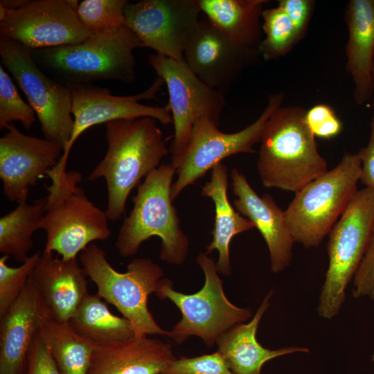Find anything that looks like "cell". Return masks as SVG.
<instances>
[{
	"label": "cell",
	"instance_id": "6da1fadb",
	"mask_svg": "<svg viewBox=\"0 0 374 374\" xmlns=\"http://www.w3.org/2000/svg\"><path fill=\"white\" fill-rule=\"evenodd\" d=\"M105 127L107 150L88 180L104 178L105 212L109 220L116 221L124 213L131 191L161 165L168 150L153 118L118 119L106 123Z\"/></svg>",
	"mask_w": 374,
	"mask_h": 374
},
{
	"label": "cell",
	"instance_id": "7a4b0ae2",
	"mask_svg": "<svg viewBox=\"0 0 374 374\" xmlns=\"http://www.w3.org/2000/svg\"><path fill=\"white\" fill-rule=\"evenodd\" d=\"M139 47V38L125 25L93 33L78 44L32 50V53L47 75L73 89L102 80L133 82L134 51Z\"/></svg>",
	"mask_w": 374,
	"mask_h": 374
},
{
	"label": "cell",
	"instance_id": "3957f363",
	"mask_svg": "<svg viewBox=\"0 0 374 374\" xmlns=\"http://www.w3.org/2000/svg\"><path fill=\"white\" fill-rule=\"evenodd\" d=\"M305 114L301 107L280 106L267 121L257 162L265 187L296 193L328 171Z\"/></svg>",
	"mask_w": 374,
	"mask_h": 374
},
{
	"label": "cell",
	"instance_id": "277c9868",
	"mask_svg": "<svg viewBox=\"0 0 374 374\" xmlns=\"http://www.w3.org/2000/svg\"><path fill=\"white\" fill-rule=\"evenodd\" d=\"M175 168L162 163L145 177L134 196L133 208L123 220L116 240L118 253L125 258L136 255L151 237L161 240L160 258L173 265H182L188 253L189 240L181 226L172 204L171 188Z\"/></svg>",
	"mask_w": 374,
	"mask_h": 374
},
{
	"label": "cell",
	"instance_id": "5b68a950",
	"mask_svg": "<svg viewBox=\"0 0 374 374\" xmlns=\"http://www.w3.org/2000/svg\"><path fill=\"white\" fill-rule=\"evenodd\" d=\"M51 180L41 229L46 233L44 253H57L64 260L77 256L96 240L111 235L105 211L96 206L79 184L82 175L75 170L47 174Z\"/></svg>",
	"mask_w": 374,
	"mask_h": 374
},
{
	"label": "cell",
	"instance_id": "8992f818",
	"mask_svg": "<svg viewBox=\"0 0 374 374\" xmlns=\"http://www.w3.org/2000/svg\"><path fill=\"white\" fill-rule=\"evenodd\" d=\"M78 260L85 275L96 285V294L130 322L134 336H167L168 331L157 323L148 308L149 296L156 293L163 278L158 264L150 258H136L125 272H119L95 243L79 254Z\"/></svg>",
	"mask_w": 374,
	"mask_h": 374
},
{
	"label": "cell",
	"instance_id": "52a82bcc",
	"mask_svg": "<svg viewBox=\"0 0 374 374\" xmlns=\"http://www.w3.org/2000/svg\"><path fill=\"white\" fill-rule=\"evenodd\" d=\"M361 161L357 153H345L339 163L295 193L285 211L294 242L317 247L357 192Z\"/></svg>",
	"mask_w": 374,
	"mask_h": 374
},
{
	"label": "cell",
	"instance_id": "ba28073f",
	"mask_svg": "<svg viewBox=\"0 0 374 374\" xmlns=\"http://www.w3.org/2000/svg\"><path fill=\"white\" fill-rule=\"evenodd\" d=\"M196 261L204 274V284L193 294H184L173 288L172 280L163 278L155 294L159 299L171 301L181 312V319L168 331L167 336L181 344L190 337H199L207 346L233 327L249 321L252 312L231 303L224 292L223 281L218 275L216 263L205 253Z\"/></svg>",
	"mask_w": 374,
	"mask_h": 374
},
{
	"label": "cell",
	"instance_id": "9c48e42d",
	"mask_svg": "<svg viewBox=\"0 0 374 374\" xmlns=\"http://www.w3.org/2000/svg\"><path fill=\"white\" fill-rule=\"evenodd\" d=\"M374 227V190H357L328 233V267L317 312L330 320L341 310L346 290L364 253Z\"/></svg>",
	"mask_w": 374,
	"mask_h": 374
},
{
	"label": "cell",
	"instance_id": "30bf717a",
	"mask_svg": "<svg viewBox=\"0 0 374 374\" xmlns=\"http://www.w3.org/2000/svg\"><path fill=\"white\" fill-rule=\"evenodd\" d=\"M1 64L26 96L40 123L44 138L63 148L74 127L73 89L47 75L35 61L32 50L0 36Z\"/></svg>",
	"mask_w": 374,
	"mask_h": 374
},
{
	"label": "cell",
	"instance_id": "8fae6325",
	"mask_svg": "<svg viewBox=\"0 0 374 374\" xmlns=\"http://www.w3.org/2000/svg\"><path fill=\"white\" fill-rule=\"evenodd\" d=\"M283 99V91L269 95L260 116L251 125L234 133L222 132L218 129L219 123L208 116L197 118L186 150L177 161L170 162L177 175L171 188L172 199L175 200L186 188L203 177L223 159L240 153H255L253 145L260 141L267 121L282 106Z\"/></svg>",
	"mask_w": 374,
	"mask_h": 374
},
{
	"label": "cell",
	"instance_id": "7c38bea8",
	"mask_svg": "<svg viewBox=\"0 0 374 374\" xmlns=\"http://www.w3.org/2000/svg\"><path fill=\"white\" fill-rule=\"evenodd\" d=\"M149 64L166 84L174 125L173 141L170 148L171 163L177 161L186 150L193 125L202 116H208L219 123L226 105L224 93L203 82L183 60H177L154 53Z\"/></svg>",
	"mask_w": 374,
	"mask_h": 374
},
{
	"label": "cell",
	"instance_id": "4fadbf2b",
	"mask_svg": "<svg viewBox=\"0 0 374 374\" xmlns=\"http://www.w3.org/2000/svg\"><path fill=\"white\" fill-rule=\"evenodd\" d=\"M77 0H29L8 10L0 6L1 36L31 50L78 44L93 33L77 13Z\"/></svg>",
	"mask_w": 374,
	"mask_h": 374
},
{
	"label": "cell",
	"instance_id": "5bb4252c",
	"mask_svg": "<svg viewBox=\"0 0 374 374\" xmlns=\"http://www.w3.org/2000/svg\"><path fill=\"white\" fill-rule=\"evenodd\" d=\"M200 12L199 0H142L129 2L124 10L125 25L141 47L177 60H184Z\"/></svg>",
	"mask_w": 374,
	"mask_h": 374
},
{
	"label": "cell",
	"instance_id": "9a60e30c",
	"mask_svg": "<svg viewBox=\"0 0 374 374\" xmlns=\"http://www.w3.org/2000/svg\"><path fill=\"white\" fill-rule=\"evenodd\" d=\"M163 84V80L157 76L145 91L123 96L112 95L108 89L92 85L73 89L72 115L74 127L71 139L63 150L56 167L66 169L68 157L73 144L84 132L94 125L118 119L141 117H151L163 125L172 123L168 105L154 107L139 103L143 100L154 98Z\"/></svg>",
	"mask_w": 374,
	"mask_h": 374
},
{
	"label": "cell",
	"instance_id": "2e32d148",
	"mask_svg": "<svg viewBox=\"0 0 374 374\" xmlns=\"http://www.w3.org/2000/svg\"><path fill=\"white\" fill-rule=\"evenodd\" d=\"M260 56L258 48L235 42L205 17L189 37L184 61L203 82L223 93Z\"/></svg>",
	"mask_w": 374,
	"mask_h": 374
},
{
	"label": "cell",
	"instance_id": "e0dca14e",
	"mask_svg": "<svg viewBox=\"0 0 374 374\" xmlns=\"http://www.w3.org/2000/svg\"><path fill=\"white\" fill-rule=\"evenodd\" d=\"M0 139V178L3 195L27 200L30 188L58 163L63 148L49 140L26 135L14 124Z\"/></svg>",
	"mask_w": 374,
	"mask_h": 374
},
{
	"label": "cell",
	"instance_id": "ac0fdd59",
	"mask_svg": "<svg viewBox=\"0 0 374 374\" xmlns=\"http://www.w3.org/2000/svg\"><path fill=\"white\" fill-rule=\"evenodd\" d=\"M231 179L233 193L237 197L233 200L234 208L251 221L262 236L269 251L271 271H283L291 262L294 243L285 211L271 195L259 196L237 168L231 170Z\"/></svg>",
	"mask_w": 374,
	"mask_h": 374
},
{
	"label": "cell",
	"instance_id": "d6986e66",
	"mask_svg": "<svg viewBox=\"0 0 374 374\" xmlns=\"http://www.w3.org/2000/svg\"><path fill=\"white\" fill-rule=\"evenodd\" d=\"M86 275L77 258L64 260L52 253L40 254L32 278L48 311L69 321L89 294Z\"/></svg>",
	"mask_w": 374,
	"mask_h": 374
},
{
	"label": "cell",
	"instance_id": "ffe728a7",
	"mask_svg": "<svg viewBox=\"0 0 374 374\" xmlns=\"http://www.w3.org/2000/svg\"><path fill=\"white\" fill-rule=\"evenodd\" d=\"M42 301L30 278L16 301L0 317V374H25L39 332Z\"/></svg>",
	"mask_w": 374,
	"mask_h": 374
},
{
	"label": "cell",
	"instance_id": "44dd1931",
	"mask_svg": "<svg viewBox=\"0 0 374 374\" xmlns=\"http://www.w3.org/2000/svg\"><path fill=\"white\" fill-rule=\"evenodd\" d=\"M172 346L148 336L93 345L87 374H164L175 359Z\"/></svg>",
	"mask_w": 374,
	"mask_h": 374
},
{
	"label": "cell",
	"instance_id": "7402d4cb",
	"mask_svg": "<svg viewBox=\"0 0 374 374\" xmlns=\"http://www.w3.org/2000/svg\"><path fill=\"white\" fill-rule=\"evenodd\" d=\"M344 19L348 31L346 67L354 84V100L361 105L370 100L374 91V0H350Z\"/></svg>",
	"mask_w": 374,
	"mask_h": 374
},
{
	"label": "cell",
	"instance_id": "603a6c76",
	"mask_svg": "<svg viewBox=\"0 0 374 374\" xmlns=\"http://www.w3.org/2000/svg\"><path fill=\"white\" fill-rule=\"evenodd\" d=\"M272 294V290L268 292L249 321L233 327L217 341V350L234 374H262L263 365L269 360L285 355L309 352L308 348L299 346L271 350L258 341L257 330L271 305Z\"/></svg>",
	"mask_w": 374,
	"mask_h": 374
},
{
	"label": "cell",
	"instance_id": "cb8c5ba5",
	"mask_svg": "<svg viewBox=\"0 0 374 374\" xmlns=\"http://www.w3.org/2000/svg\"><path fill=\"white\" fill-rule=\"evenodd\" d=\"M228 175L226 166L222 162L217 163L211 169V179L201 191L202 195L211 199L215 206L213 237L206 253L210 255L213 251H217V271L226 276L232 274L229 247L233 238L255 228L251 221L231 204L227 195Z\"/></svg>",
	"mask_w": 374,
	"mask_h": 374
},
{
	"label": "cell",
	"instance_id": "d4e9b609",
	"mask_svg": "<svg viewBox=\"0 0 374 374\" xmlns=\"http://www.w3.org/2000/svg\"><path fill=\"white\" fill-rule=\"evenodd\" d=\"M267 0H199L201 12L235 42L258 48L262 42L260 19Z\"/></svg>",
	"mask_w": 374,
	"mask_h": 374
},
{
	"label": "cell",
	"instance_id": "484cf974",
	"mask_svg": "<svg viewBox=\"0 0 374 374\" xmlns=\"http://www.w3.org/2000/svg\"><path fill=\"white\" fill-rule=\"evenodd\" d=\"M38 334L62 374H87L93 344L78 335L68 321L54 317L43 301Z\"/></svg>",
	"mask_w": 374,
	"mask_h": 374
},
{
	"label": "cell",
	"instance_id": "4316f807",
	"mask_svg": "<svg viewBox=\"0 0 374 374\" xmlns=\"http://www.w3.org/2000/svg\"><path fill=\"white\" fill-rule=\"evenodd\" d=\"M74 331L93 345H105L134 336L130 322L111 312L97 294L84 298L68 321Z\"/></svg>",
	"mask_w": 374,
	"mask_h": 374
},
{
	"label": "cell",
	"instance_id": "83f0119b",
	"mask_svg": "<svg viewBox=\"0 0 374 374\" xmlns=\"http://www.w3.org/2000/svg\"><path fill=\"white\" fill-rule=\"evenodd\" d=\"M46 198L33 204L19 202L15 208L0 218V252L21 263L29 258L33 248V235L41 229Z\"/></svg>",
	"mask_w": 374,
	"mask_h": 374
},
{
	"label": "cell",
	"instance_id": "f1b7e54d",
	"mask_svg": "<svg viewBox=\"0 0 374 374\" xmlns=\"http://www.w3.org/2000/svg\"><path fill=\"white\" fill-rule=\"evenodd\" d=\"M262 19V30L265 36L258 51L265 60L284 57L301 42L293 23L279 6L264 9Z\"/></svg>",
	"mask_w": 374,
	"mask_h": 374
},
{
	"label": "cell",
	"instance_id": "f546056e",
	"mask_svg": "<svg viewBox=\"0 0 374 374\" xmlns=\"http://www.w3.org/2000/svg\"><path fill=\"white\" fill-rule=\"evenodd\" d=\"M127 0H84L77 13L82 23L93 34L125 25L124 10Z\"/></svg>",
	"mask_w": 374,
	"mask_h": 374
},
{
	"label": "cell",
	"instance_id": "4dcf8cb0",
	"mask_svg": "<svg viewBox=\"0 0 374 374\" xmlns=\"http://www.w3.org/2000/svg\"><path fill=\"white\" fill-rule=\"evenodd\" d=\"M35 112L19 96L5 68L0 64V130L8 129L13 122H20L30 129L35 122Z\"/></svg>",
	"mask_w": 374,
	"mask_h": 374
},
{
	"label": "cell",
	"instance_id": "1f68e13d",
	"mask_svg": "<svg viewBox=\"0 0 374 374\" xmlns=\"http://www.w3.org/2000/svg\"><path fill=\"white\" fill-rule=\"evenodd\" d=\"M40 256L35 253L20 266L12 267L7 264L8 256L0 258V317L16 301L24 287Z\"/></svg>",
	"mask_w": 374,
	"mask_h": 374
},
{
	"label": "cell",
	"instance_id": "d6a6232c",
	"mask_svg": "<svg viewBox=\"0 0 374 374\" xmlns=\"http://www.w3.org/2000/svg\"><path fill=\"white\" fill-rule=\"evenodd\" d=\"M164 374H234L222 355L216 350L193 357L173 359Z\"/></svg>",
	"mask_w": 374,
	"mask_h": 374
},
{
	"label": "cell",
	"instance_id": "836d02e7",
	"mask_svg": "<svg viewBox=\"0 0 374 374\" xmlns=\"http://www.w3.org/2000/svg\"><path fill=\"white\" fill-rule=\"evenodd\" d=\"M305 121L314 137L319 139H333L341 132L343 128V124L334 109L324 103L317 104L306 111Z\"/></svg>",
	"mask_w": 374,
	"mask_h": 374
},
{
	"label": "cell",
	"instance_id": "e575fe53",
	"mask_svg": "<svg viewBox=\"0 0 374 374\" xmlns=\"http://www.w3.org/2000/svg\"><path fill=\"white\" fill-rule=\"evenodd\" d=\"M352 283L354 297L374 301V227Z\"/></svg>",
	"mask_w": 374,
	"mask_h": 374
},
{
	"label": "cell",
	"instance_id": "d590c367",
	"mask_svg": "<svg viewBox=\"0 0 374 374\" xmlns=\"http://www.w3.org/2000/svg\"><path fill=\"white\" fill-rule=\"evenodd\" d=\"M25 374H62L49 348L39 334L28 353Z\"/></svg>",
	"mask_w": 374,
	"mask_h": 374
},
{
	"label": "cell",
	"instance_id": "8d00e7d4",
	"mask_svg": "<svg viewBox=\"0 0 374 374\" xmlns=\"http://www.w3.org/2000/svg\"><path fill=\"white\" fill-rule=\"evenodd\" d=\"M279 6L293 23L301 41L306 32L315 7L314 0H279Z\"/></svg>",
	"mask_w": 374,
	"mask_h": 374
},
{
	"label": "cell",
	"instance_id": "74e56055",
	"mask_svg": "<svg viewBox=\"0 0 374 374\" xmlns=\"http://www.w3.org/2000/svg\"><path fill=\"white\" fill-rule=\"evenodd\" d=\"M370 127L368 142L357 154L361 161L360 181L366 188L374 190V115L371 118Z\"/></svg>",
	"mask_w": 374,
	"mask_h": 374
},
{
	"label": "cell",
	"instance_id": "f35d334b",
	"mask_svg": "<svg viewBox=\"0 0 374 374\" xmlns=\"http://www.w3.org/2000/svg\"><path fill=\"white\" fill-rule=\"evenodd\" d=\"M29 0H1L0 6L8 10H16L23 7Z\"/></svg>",
	"mask_w": 374,
	"mask_h": 374
},
{
	"label": "cell",
	"instance_id": "ab89813d",
	"mask_svg": "<svg viewBox=\"0 0 374 374\" xmlns=\"http://www.w3.org/2000/svg\"><path fill=\"white\" fill-rule=\"evenodd\" d=\"M372 78H373V89H374V62H373V69H372ZM373 106L374 107V99H373Z\"/></svg>",
	"mask_w": 374,
	"mask_h": 374
},
{
	"label": "cell",
	"instance_id": "60d3db41",
	"mask_svg": "<svg viewBox=\"0 0 374 374\" xmlns=\"http://www.w3.org/2000/svg\"><path fill=\"white\" fill-rule=\"evenodd\" d=\"M373 360H374V355H373Z\"/></svg>",
	"mask_w": 374,
	"mask_h": 374
}]
</instances>
